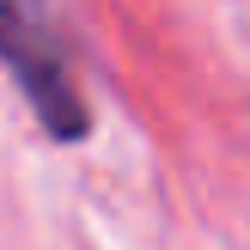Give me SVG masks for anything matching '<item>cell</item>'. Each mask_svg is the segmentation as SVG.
<instances>
[{
    "instance_id": "1",
    "label": "cell",
    "mask_w": 250,
    "mask_h": 250,
    "mask_svg": "<svg viewBox=\"0 0 250 250\" xmlns=\"http://www.w3.org/2000/svg\"><path fill=\"white\" fill-rule=\"evenodd\" d=\"M0 67L19 80V92L31 98L37 122H43L55 141H80L92 128V110L80 98L73 80V55L61 43V24L37 6H0Z\"/></svg>"
}]
</instances>
